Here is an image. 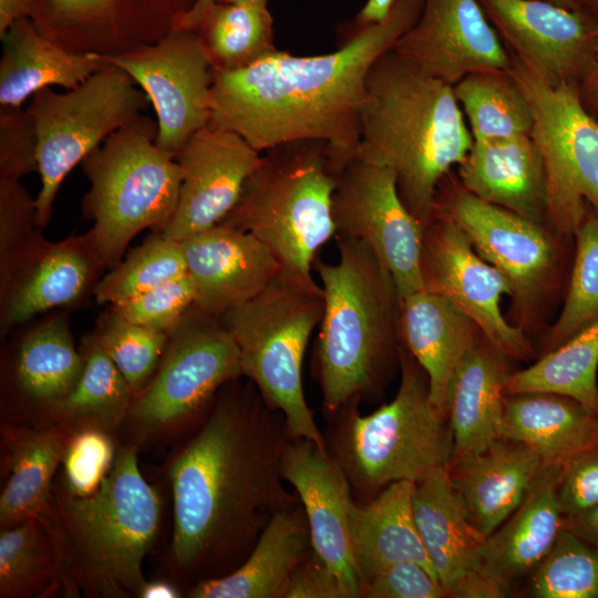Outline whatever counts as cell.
<instances>
[{
  "label": "cell",
  "instance_id": "57",
  "mask_svg": "<svg viewBox=\"0 0 598 598\" xmlns=\"http://www.w3.org/2000/svg\"><path fill=\"white\" fill-rule=\"evenodd\" d=\"M182 597V591L178 587L168 580L156 579L146 580L138 598H178Z\"/></svg>",
  "mask_w": 598,
  "mask_h": 598
},
{
  "label": "cell",
  "instance_id": "13",
  "mask_svg": "<svg viewBox=\"0 0 598 598\" xmlns=\"http://www.w3.org/2000/svg\"><path fill=\"white\" fill-rule=\"evenodd\" d=\"M336 179V235L363 243L390 272L400 299L424 290V227L403 203L393 171L354 156Z\"/></svg>",
  "mask_w": 598,
  "mask_h": 598
},
{
  "label": "cell",
  "instance_id": "29",
  "mask_svg": "<svg viewBox=\"0 0 598 598\" xmlns=\"http://www.w3.org/2000/svg\"><path fill=\"white\" fill-rule=\"evenodd\" d=\"M458 176L475 197L539 224L545 219V171L530 135L474 141Z\"/></svg>",
  "mask_w": 598,
  "mask_h": 598
},
{
  "label": "cell",
  "instance_id": "14",
  "mask_svg": "<svg viewBox=\"0 0 598 598\" xmlns=\"http://www.w3.org/2000/svg\"><path fill=\"white\" fill-rule=\"evenodd\" d=\"M97 55V54H96ZM104 62L124 70L156 113L157 145L174 156L210 122L213 68L196 30L173 29L156 43Z\"/></svg>",
  "mask_w": 598,
  "mask_h": 598
},
{
  "label": "cell",
  "instance_id": "7",
  "mask_svg": "<svg viewBox=\"0 0 598 598\" xmlns=\"http://www.w3.org/2000/svg\"><path fill=\"white\" fill-rule=\"evenodd\" d=\"M401 381L393 400L363 415L351 402L334 430L332 455L361 495L399 481L417 483L448 468L453 434L430 400L426 373L404 347L399 350Z\"/></svg>",
  "mask_w": 598,
  "mask_h": 598
},
{
  "label": "cell",
  "instance_id": "49",
  "mask_svg": "<svg viewBox=\"0 0 598 598\" xmlns=\"http://www.w3.org/2000/svg\"><path fill=\"white\" fill-rule=\"evenodd\" d=\"M363 598H444L446 589L437 576L413 560L391 564L361 585Z\"/></svg>",
  "mask_w": 598,
  "mask_h": 598
},
{
  "label": "cell",
  "instance_id": "33",
  "mask_svg": "<svg viewBox=\"0 0 598 598\" xmlns=\"http://www.w3.org/2000/svg\"><path fill=\"white\" fill-rule=\"evenodd\" d=\"M502 437L523 443L545 463L565 464L598 447V415L559 394H506Z\"/></svg>",
  "mask_w": 598,
  "mask_h": 598
},
{
  "label": "cell",
  "instance_id": "41",
  "mask_svg": "<svg viewBox=\"0 0 598 598\" xmlns=\"http://www.w3.org/2000/svg\"><path fill=\"white\" fill-rule=\"evenodd\" d=\"M186 272L179 240L154 231L97 281L93 296L99 305L113 306Z\"/></svg>",
  "mask_w": 598,
  "mask_h": 598
},
{
  "label": "cell",
  "instance_id": "54",
  "mask_svg": "<svg viewBox=\"0 0 598 598\" xmlns=\"http://www.w3.org/2000/svg\"><path fill=\"white\" fill-rule=\"evenodd\" d=\"M579 95L586 110L598 120V53L579 83Z\"/></svg>",
  "mask_w": 598,
  "mask_h": 598
},
{
  "label": "cell",
  "instance_id": "23",
  "mask_svg": "<svg viewBox=\"0 0 598 598\" xmlns=\"http://www.w3.org/2000/svg\"><path fill=\"white\" fill-rule=\"evenodd\" d=\"M179 243L196 288L195 307L217 318L252 299L283 269L264 243L221 223Z\"/></svg>",
  "mask_w": 598,
  "mask_h": 598
},
{
  "label": "cell",
  "instance_id": "5",
  "mask_svg": "<svg viewBox=\"0 0 598 598\" xmlns=\"http://www.w3.org/2000/svg\"><path fill=\"white\" fill-rule=\"evenodd\" d=\"M339 259L318 260L323 312L316 373L327 412L377 392L400 336V296L390 272L361 241L337 235Z\"/></svg>",
  "mask_w": 598,
  "mask_h": 598
},
{
  "label": "cell",
  "instance_id": "21",
  "mask_svg": "<svg viewBox=\"0 0 598 598\" xmlns=\"http://www.w3.org/2000/svg\"><path fill=\"white\" fill-rule=\"evenodd\" d=\"M83 368L65 313L56 312L28 328L2 369L6 420L47 426L52 412L78 384Z\"/></svg>",
  "mask_w": 598,
  "mask_h": 598
},
{
  "label": "cell",
  "instance_id": "11",
  "mask_svg": "<svg viewBox=\"0 0 598 598\" xmlns=\"http://www.w3.org/2000/svg\"><path fill=\"white\" fill-rule=\"evenodd\" d=\"M151 104L145 92L121 68L107 64L74 89L43 87L28 112L38 137L37 224L50 220L55 195L72 168L110 135L138 117Z\"/></svg>",
  "mask_w": 598,
  "mask_h": 598
},
{
  "label": "cell",
  "instance_id": "22",
  "mask_svg": "<svg viewBox=\"0 0 598 598\" xmlns=\"http://www.w3.org/2000/svg\"><path fill=\"white\" fill-rule=\"evenodd\" d=\"M436 215L454 221L477 254L507 277L520 305L539 295L556 257L553 240L539 223L486 203L463 187L436 200Z\"/></svg>",
  "mask_w": 598,
  "mask_h": 598
},
{
  "label": "cell",
  "instance_id": "34",
  "mask_svg": "<svg viewBox=\"0 0 598 598\" xmlns=\"http://www.w3.org/2000/svg\"><path fill=\"white\" fill-rule=\"evenodd\" d=\"M504 355L486 339L480 341L456 375L448 403L451 463L478 453L502 437L505 383L509 375Z\"/></svg>",
  "mask_w": 598,
  "mask_h": 598
},
{
  "label": "cell",
  "instance_id": "56",
  "mask_svg": "<svg viewBox=\"0 0 598 598\" xmlns=\"http://www.w3.org/2000/svg\"><path fill=\"white\" fill-rule=\"evenodd\" d=\"M395 0H367L353 21L354 27H367L386 18Z\"/></svg>",
  "mask_w": 598,
  "mask_h": 598
},
{
  "label": "cell",
  "instance_id": "28",
  "mask_svg": "<svg viewBox=\"0 0 598 598\" xmlns=\"http://www.w3.org/2000/svg\"><path fill=\"white\" fill-rule=\"evenodd\" d=\"M563 465L546 463L523 503L477 548L480 568L507 588L536 569L564 527L557 499Z\"/></svg>",
  "mask_w": 598,
  "mask_h": 598
},
{
  "label": "cell",
  "instance_id": "55",
  "mask_svg": "<svg viewBox=\"0 0 598 598\" xmlns=\"http://www.w3.org/2000/svg\"><path fill=\"white\" fill-rule=\"evenodd\" d=\"M33 0H0V35L18 19L31 18Z\"/></svg>",
  "mask_w": 598,
  "mask_h": 598
},
{
  "label": "cell",
  "instance_id": "45",
  "mask_svg": "<svg viewBox=\"0 0 598 598\" xmlns=\"http://www.w3.org/2000/svg\"><path fill=\"white\" fill-rule=\"evenodd\" d=\"M37 224V204L20 181L0 178V289L48 240Z\"/></svg>",
  "mask_w": 598,
  "mask_h": 598
},
{
  "label": "cell",
  "instance_id": "30",
  "mask_svg": "<svg viewBox=\"0 0 598 598\" xmlns=\"http://www.w3.org/2000/svg\"><path fill=\"white\" fill-rule=\"evenodd\" d=\"M0 527L7 528L45 513L53 478L72 436L58 425L34 426L4 420L0 426Z\"/></svg>",
  "mask_w": 598,
  "mask_h": 598
},
{
  "label": "cell",
  "instance_id": "27",
  "mask_svg": "<svg viewBox=\"0 0 598 598\" xmlns=\"http://www.w3.org/2000/svg\"><path fill=\"white\" fill-rule=\"evenodd\" d=\"M312 550L302 506L276 512L245 560L233 571L204 579L186 592L189 598H286L290 582Z\"/></svg>",
  "mask_w": 598,
  "mask_h": 598
},
{
  "label": "cell",
  "instance_id": "39",
  "mask_svg": "<svg viewBox=\"0 0 598 598\" xmlns=\"http://www.w3.org/2000/svg\"><path fill=\"white\" fill-rule=\"evenodd\" d=\"M453 91L474 141L530 135L533 112L508 69L468 73Z\"/></svg>",
  "mask_w": 598,
  "mask_h": 598
},
{
  "label": "cell",
  "instance_id": "20",
  "mask_svg": "<svg viewBox=\"0 0 598 598\" xmlns=\"http://www.w3.org/2000/svg\"><path fill=\"white\" fill-rule=\"evenodd\" d=\"M392 50L451 86L468 73L511 65L509 51L477 0H423L417 21Z\"/></svg>",
  "mask_w": 598,
  "mask_h": 598
},
{
  "label": "cell",
  "instance_id": "16",
  "mask_svg": "<svg viewBox=\"0 0 598 598\" xmlns=\"http://www.w3.org/2000/svg\"><path fill=\"white\" fill-rule=\"evenodd\" d=\"M507 50L548 84L578 85L598 53V16L544 0H477Z\"/></svg>",
  "mask_w": 598,
  "mask_h": 598
},
{
  "label": "cell",
  "instance_id": "32",
  "mask_svg": "<svg viewBox=\"0 0 598 598\" xmlns=\"http://www.w3.org/2000/svg\"><path fill=\"white\" fill-rule=\"evenodd\" d=\"M413 488L410 481L394 482L367 504L351 506L349 540L361 585L402 560L417 561L436 575L415 524Z\"/></svg>",
  "mask_w": 598,
  "mask_h": 598
},
{
  "label": "cell",
  "instance_id": "8",
  "mask_svg": "<svg viewBox=\"0 0 598 598\" xmlns=\"http://www.w3.org/2000/svg\"><path fill=\"white\" fill-rule=\"evenodd\" d=\"M322 312L321 286L282 269L261 292L220 320L237 346L243 377L282 415L287 436L326 445L302 386L305 353Z\"/></svg>",
  "mask_w": 598,
  "mask_h": 598
},
{
  "label": "cell",
  "instance_id": "18",
  "mask_svg": "<svg viewBox=\"0 0 598 598\" xmlns=\"http://www.w3.org/2000/svg\"><path fill=\"white\" fill-rule=\"evenodd\" d=\"M175 158L182 174L179 196L161 234L181 240L216 226L230 213L262 155L239 134L208 124Z\"/></svg>",
  "mask_w": 598,
  "mask_h": 598
},
{
  "label": "cell",
  "instance_id": "10",
  "mask_svg": "<svg viewBox=\"0 0 598 598\" xmlns=\"http://www.w3.org/2000/svg\"><path fill=\"white\" fill-rule=\"evenodd\" d=\"M243 378L239 353L220 318L195 306L171 333L147 385L134 398L124 427L137 448L185 429L227 383ZM122 426V427H123Z\"/></svg>",
  "mask_w": 598,
  "mask_h": 598
},
{
  "label": "cell",
  "instance_id": "42",
  "mask_svg": "<svg viewBox=\"0 0 598 598\" xmlns=\"http://www.w3.org/2000/svg\"><path fill=\"white\" fill-rule=\"evenodd\" d=\"M576 252L568 291L553 326L546 352L564 344L598 320V216L588 210L575 236Z\"/></svg>",
  "mask_w": 598,
  "mask_h": 598
},
{
  "label": "cell",
  "instance_id": "25",
  "mask_svg": "<svg viewBox=\"0 0 598 598\" xmlns=\"http://www.w3.org/2000/svg\"><path fill=\"white\" fill-rule=\"evenodd\" d=\"M480 333L473 319L443 296L421 290L400 299V336L426 373L430 400L444 419L456 375Z\"/></svg>",
  "mask_w": 598,
  "mask_h": 598
},
{
  "label": "cell",
  "instance_id": "40",
  "mask_svg": "<svg viewBox=\"0 0 598 598\" xmlns=\"http://www.w3.org/2000/svg\"><path fill=\"white\" fill-rule=\"evenodd\" d=\"M196 31L214 71L238 70L278 50L267 2L216 3Z\"/></svg>",
  "mask_w": 598,
  "mask_h": 598
},
{
  "label": "cell",
  "instance_id": "31",
  "mask_svg": "<svg viewBox=\"0 0 598 598\" xmlns=\"http://www.w3.org/2000/svg\"><path fill=\"white\" fill-rule=\"evenodd\" d=\"M0 39L1 107H21L29 96L51 85L74 89L107 65L96 54L63 48L45 37L29 17L16 20Z\"/></svg>",
  "mask_w": 598,
  "mask_h": 598
},
{
  "label": "cell",
  "instance_id": "6",
  "mask_svg": "<svg viewBox=\"0 0 598 598\" xmlns=\"http://www.w3.org/2000/svg\"><path fill=\"white\" fill-rule=\"evenodd\" d=\"M157 134V121L141 114L80 163L90 182L82 212L93 223L85 235L103 268L120 262L142 230L161 233L176 209L181 168Z\"/></svg>",
  "mask_w": 598,
  "mask_h": 598
},
{
  "label": "cell",
  "instance_id": "46",
  "mask_svg": "<svg viewBox=\"0 0 598 598\" xmlns=\"http://www.w3.org/2000/svg\"><path fill=\"white\" fill-rule=\"evenodd\" d=\"M118 444L116 435L101 430L72 434L61 465V485L76 496L95 493L111 471Z\"/></svg>",
  "mask_w": 598,
  "mask_h": 598
},
{
  "label": "cell",
  "instance_id": "38",
  "mask_svg": "<svg viewBox=\"0 0 598 598\" xmlns=\"http://www.w3.org/2000/svg\"><path fill=\"white\" fill-rule=\"evenodd\" d=\"M598 320L529 368L509 374L505 394L544 392L576 400L598 415Z\"/></svg>",
  "mask_w": 598,
  "mask_h": 598
},
{
  "label": "cell",
  "instance_id": "61",
  "mask_svg": "<svg viewBox=\"0 0 598 598\" xmlns=\"http://www.w3.org/2000/svg\"><path fill=\"white\" fill-rule=\"evenodd\" d=\"M592 10L598 16V0H592Z\"/></svg>",
  "mask_w": 598,
  "mask_h": 598
},
{
  "label": "cell",
  "instance_id": "58",
  "mask_svg": "<svg viewBox=\"0 0 598 598\" xmlns=\"http://www.w3.org/2000/svg\"><path fill=\"white\" fill-rule=\"evenodd\" d=\"M215 4V0H196L192 10L182 18L176 28L196 30Z\"/></svg>",
  "mask_w": 598,
  "mask_h": 598
},
{
  "label": "cell",
  "instance_id": "48",
  "mask_svg": "<svg viewBox=\"0 0 598 598\" xmlns=\"http://www.w3.org/2000/svg\"><path fill=\"white\" fill-rule=\"evenodd\" d=\"M38 137L28 110L1 107L0 178L20 181L38 173Z\"/></svg>",
  "mask_w": 598,
  "mask_h": 598
},
{
  "label": "cell",
  "instance_id": "60",
  "mask_svg": "<svg viewBox=\"0 0 598 598\" xmlns=\"http://www.w3.org/2000/svg\"><path fill=\"white\" fill-rule=\"evenodd\" d=\"M215 2L220 4H237L247 2H268V0H215Z\"/></svg>",
  "mask_w": 598,
  "mask_h": 598
},
{
  "label": "cell",
  "instance_id": "1",
  "mask_svg": "<svg viewBox=\"0 0 598 598\" xmlns=\"http://www.w3.org/2000/svg\"><path fill=\"white\" fill-rule=\"evenodd\" d=\"M237 380L223 388L203 426L167 468L171 568L197 582L236 569L271 516L295 502L280 468L288 440L283 417L257 390L235 385Z\"/></svg>",
  "mask_w": 598,
  "mask_h": 598
},
{
  "label": "cell",
  "instance_id": "51",
  "mask_svg": "<svg viewBox=\"0 0 598 598\" xmlns=\"http://www.w3.org/2000/svg\"><path fill=\"white\" fill-rule=\"evenodd\" d=\"M286 598H344L328 564L312 549L297 569Z\"/></svg>",
  "mask_w": 598,
  "mask_h": 598
},
{
  "label": "cell",
  "instance_id": "59",
  "mask_svg": "<svg viewBox=\"0 0 598 598\" xmlns=\"http://www.w3.org/2000/svg\"><path fill=\"white\" fill-rule=\"evenodd\" d=\"M570 9L592 10V0H544ZM595 13V12H594Z\"/></svg>",
  "mask_w": 598,
  "mask_h": 598
},
{
  "label": "cell",
  "instance_id": "37",
  "mask_svg": "<svg viewBox=\"0 0 598 598\" xmlns=\"http://www.w3.org/2000/svg\"><path fill=\"white\" fill-rule=\"evenodd\" d=\"M79 348L84 360L82 375L52 412L48 425H58L70 434L94 429L116 435L135 395L93 332L82 338Z\"/></svg>",
  "mask_w": 598,
  "mask_h": 598
},
{
  "label": "cell",
  "instance_id": "47",
  "mask_svg": "<svg viewBox=\"0 0 598 598\" xmlns=\"http://www.w3.org/2000/svg\"><path fill=\"white\" fill-rule=\"evenodd\" d=\"M195 301V283L186 272L110 307L132 322L171 336Z\"/></svg>",
  "mask_w": 598,
  "mask_h": 598
},
{
  "label": "cell",
  "instance_id": "50",
  "mask_svg": "<svg viewBox=\"0 0 598 598\" xmlns=\"http://www.w3.org/2000/svg\"><path fill=\"white\" fill-rule=\"evenodd\" d=\"M557 499L564 517L577 515L598 504V447L563 465Z\"/></svg>",
  "mask_w": 598,
  "mask_h": 598
},
{
  "label": "cell",
  "instance_id": "26",
  "mask_svg": "<svg viewBox=\"0 0 598 598\" xmlns=\"http://www.w3.org/2000/svg\"><path fill=\"white\" fill-rule=\"evenodd\" d=\"M545 464L523 443L501 437L452 462L448 475L470 524L486 538L523 503Z\"/></svg>",
  "mask_w": 598,
  "mask_h": 598
},
{
  "label": "cell",
  "instance_id": "19",
  "mask_svg": "<svg viewBox=\"0 0 598 598\" xmlns=\"http://www.w3.org/2000/svg\"><path fill=\"white\" fill-rule=\"evenodd\" d=\"M280 468L306 514L312 549L337 576L344 598H359L361 580L349 540V514L354 501L343 468L326 445L289 437Z\"/></svg>",
  "mask_w": 598,
  "mask_h": 598
},
{
  "label": "cell",
  "instance_id": "9",
  "mask_svg": "<svg viewBox=\"0 0 598 598\" xmlns=\"http://www.w3.org/2000/svg\"><path fill=\"white\" fill-rule=\"evenodd\" d=\"M239 200L221 224L264 243L283 270L313 280L318 249L336 235V189L328 148L305 141L266 151Z\"/></svg>",
  "mask_w": 598,
  "mask_h": 598
},
{
  "label": "cell",
  "instance_id": "2",
  "mask_svg": "<svg viewBox=\"0 0 598 598\" xmlns=\"http://www.w3.org/2000/svg\"><path fill=\"white\" fill-rule=\"evenodd\" d=\"M423 0H395L386 18L354 27L330 53L277 50L248 66L214 71L209 124L259 152L296 142L323 143L336 174L355 156L365 81L372 64L417 21Z\"/></svg>",
  "mask_w": 598,
  "mask_h": 598
},
{
  "label": "cell",
  "instance_id": "36",
  "mask_svg": "<svg viewBox=\"0 0 598 598\" xmlns=\"http://www.w3.org/2000/svg\"><path fill=\"white\" fill-rule=\"evenodd\" d=\"M78 597L45 513L0 533V597Z\"/></svg>",
  "mask_w": 598,
  "mask_h": 598
},
{
  "label": "cell",
  "instance_id": "4",
  "mask_svg": "<svg viewBox=\"0 0 598 598\" xmlns=\"http://www.w3.org/2000/svg\"><path fill=\"white\" fill-rule=\"evenodd\" d=\"M132 444L117 447L100 488L76 496L60 484L45 512L78 597H138L143 560L156 538L161 498L143 477Z\"/></svg>",
  "mask_w": 598,
  "mask_h": 598
},
{
  "label": "cell",
  "instance_id": "24",
  "mask_svg": "<svg viewBox=\"0 0 598 598\" xmlns=\"http://www.w3.org/2000/svg\"><path fill=\"white\" fill-rule=\"evenodd\" d=\"M102 269L85 234L48 240L0 289L1 336H8L39 313L78 305L93 293Z\"/></svg>",
  "mask_w": 598,
  "mask_h": 598
},
{
  "label": "cell",
  "instance_id": "53",
  "mask_svg": "<svg viewBox=\"0 0 598 598\" xmlns=\"http://www.w3.org/2000/svg\"><path fill=\"white\" fill-rule=\"evenodd\" d=\"M564 527L598 548V504L564 518Z\"/></svg>",
  "mask_w": 598,
  "mask_h": 598
},
{
  "label": "cell",
  "instance_id": "35",
  "mask_svg": "<svg viewBox=\"0 0 598 598\" xmlns=\"http://www.w3.org/2000/svg\"><path fill=\"white\" fill-rule=\"evenodd\" d=\"M412 504L420 537L447 592L457 578L481 569L476 553L484 538L470 524L448 468L436 470L414 483Z\"/></svg>",
  "mask_w": 598,
  "mask_h": 598
},
{
  "label": "cell",
  "instance_id": "43",
  "mask_svg": "<svg viewBox=\"0 0 598 598\" xmlns=\"http://www.w3.org/2000/svg\"><path fill=\"white\" fill-rule=\"evenodd\" d=\"M136 396L153 378L169 334L132 322L112 307L100 315L93 331Z\"/></svg>",
  "mask_w": 598,
  "mask_h": 598
},
{
  "label": "cell",
  "instance_id": "3",
  "mask_svg": "<svg viewBox=\"0 0 598 598\" xmlns=\"http://www.w3.org/2000/svg\"><path fill=\"white\" fill-rule=\"evenodd\" d=\"M473 143L453 86L392 49L372 64L355 156L393 171L403 203L423 227L435 216L442 179Z\"/></svg>",
  "mask_w": 598,
  "mask_h": 598
},
{
  "label": "cell",
  "instance_id": "44",
  "mask_svg": "<svg viewBox=\"0 0 598 598\" xmlns=\"http://www.w3.org/2000/svg\"><path fill=\"white\" fill-rule=\"evenodd\" d=\"M530 591L537 598H598V548L563 527L534 570Z\"/></svg>",
  "mask_w": 598,
  "mask_h": 598
},
{
  "label": "cell",
  "instance_id": "15",
  "mask_svg": "<svg viewBox=\"0 0 598 598\" xmlns=\"http://www.w3.org/2000/svg\"><path fill=\"white\" fill-rule=\"evenodd\" d=\"M421 268L424 290L455 303L502 353L524 360L532 355L522 329L508 323L501 311L502 297L514 296L509 280L443 215L424 227Z\"/></svg>",
  "mask_w": 598,
  "mask_h": 598
},
{
  "label": "cell",
  "instance_id": "17",
  "mask_svg": "<svg viewBox=\"0 0 598 598\" xmlns=\"http://www.w3.org/2000/svg\"><path fill=\"white\" fill-rule=\"evenodd\" d=\"M196 0H33L31 19L48 38L79 54L112 56L156 43Z\"/></svg>",
  "mask_w": 598,
  "mask_h": 598
},
{
  "label": "cell",
  "instance_id": "52",
  "mask_svg": "<svg viewBox=\"0 0 598 598\" xmlns=\"http://www.w3.org/2000/svg\"><path fill=\"white\" fill-rule=\"evenodd\" d=\"M507 589L506 586L482 569H473L457 578L447 588V596L455 598H501L506 596Z\"/></svg>",
  "mask_w": 598,
  "mask_h": 598
},
{
  "label": "cell",
  "instance_id": "12",
  "mask_svg": "<svg viewBox=\"0 0 598 598\" xmlns=\"http://www.w3.org/2000/svg\"><path fill=\"white\" fill-rule=\"evenodd\" d=\"M508 71L533 112L530 137L546 178L545 218L557 234L574 237L587 205L598 216V120L584 106L578 85H550L512 53Z\"/></svg>",
  "mask_w": 598,
  "mask_h": 598
}]
</instances>
